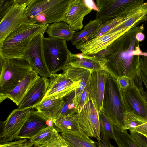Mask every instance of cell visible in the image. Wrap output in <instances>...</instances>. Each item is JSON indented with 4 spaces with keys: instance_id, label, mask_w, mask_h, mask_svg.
Here are the masks:
<instances>
[{
    "instance_id": "6da1fadb",
    "label": "cell",
    "mask_w": 147,
    "mask_h": 147,
    "mask_svg": "<svg viewBox=\"0 0 147 147\" xmlns=\"http://www.w3.org/2000/svg\"><path fill=\"white\" fill-rule=\"evenodd\" d=\"M144 30L143 24L132 27L98 53L99 56L106 59V67L114 81L120 76L131 79L141 70L140 57L143 52L136 37Z\"/></svg>"
},
{
    "instance_id": "7a4b0ae2",
    "label": "cell",
    "mask_w": 147,
    "mask_h": 147,
    "mask_svg": "<svg viewBox=\"0 0 147 147\" xmlns=\"http://www.w3.org/2000/svg\"><path fill=\"white\" fill-rule=\"evenodd\" d=\"M49 25L24 23L4 39L0 45V56L3 58H24L32 38L39 33H44Z\"/></svg>"
},
{
    "instance_id": "3957f363",
    "label": "cell",
    "mask_w": 147,
    "mask_h": 147,
    "mask_svg": "<svg viewBox=\"0 0 147 147\" xmlns=\"http://www.w3.org/2000/svg\"><path fill=\"white\" fill-rule=\"evenodd\" d=\"M0 57V97L12 90L33 69L24 58Z\"/></svg>"
},
{
    "instance_id": "277c9868",
    "label": "cell",
    "mask_w": 147,
    "mask_h": 147,
    "mask_svg": "<svg viewBox=\"0 0 147 147\" xmlns=\"http://www.w3.org/2000/svg\"><path fill=\"white\" fill-rule=\"evenodd\" d=\"M140 72L141 70L131 78L126 89L117 90L123 111H132L147 119V101Z\"/></svg>"
},
{
    "instance_id": "5b68a950",
    "label": "cell",
    "mask_w": 147,
    "mask_h": 147,
    "mask_svg": "<svg viewBox=\"0 0 147 147\" xmlns=\"http://www.w3.org/2000/svg\"><path fill=\"white\" fill-rule=\"evenodd\" d=\"M66 41L50 37H44L45 60L51 74H56L67 63L71 53Z\"/></svg>"
},
{
    "instance_id": "8992f818",
    "label": "cell",
    "mask_w": 147,
    "mask_h": 147,
    "mask_svg": "<svg viewBox=\"0 0 147 147\" xmlns=\"http://www.w3.org/2000/svg\"><path fill=\"white\" fill-rule=\"evenodd\" d=\"M96 18L102 24L125 15L139 3V0H96Z\"/></svg>"
},
{
    "instance_id": "52a82bcc",
    "label": "cell",
    "mask_w": 147,
    "mask_h": 147,
    "mask_svg": "<svg viewBox=\"0 0 147 147\" xmlns=\"http://www.w3.org/2000/svg\"><path fill=\"white\" fill-rule=\"evenodd\" d=\"M99 113L90 100L75 114V118L80 130L89 137L101 140Z\"/></svg>"
},
{
    "instance_id": "ba28073f",
    "label": "cell",
    "mask_w": 147,
    "mask_h": 147,
    "mask_svg": "<svg viewBox=\"0 0 147 147\" xmlns=\"http://www.w3.org/2000/svg\"><path fill=\"white\" fill-rule=\"evenodd\" d=\"M44 34L39 33L32 38L24 54V59L29 63L33 70L40 76L47 78L51 73L45 60Z\"/></svg>"
},
{
    "instance_id": "9c48e42d",
    "label": "cell",
    "mask_w": 147,
    "mask_h": 147,
    "mask_svg": "<svg viewBox=\"0 0 147 147\" xmlns=\"http://www.w3.org/2000/svg\"><path fill=\"white\" fill-rule=\"evenodd\" d=\"M32 108L29 107L15 109L11 112L5 121L2 122V128L0 135V144L16 139Z\"/></svg>"
},
{
    "instance_id": "30bf717a",
    "label": "cell",
    "mask_w": 147,
    "mask_h": 147,
    "mask_svg": "<svg viewBox=\"0 0 147 147\" xmlns=\"http://www.w3.org/2000/svg\"><path fill=\"white\" fill-rule=\"evenodd\" d=\"M112 79L109 75L107 81V93L104 101V112L111 121L114 125L123 130L122 119L123 111Z\"/></svg>"
},
{
    "instance_id": "8fae6325",
    "label": "cell",
    "mask_w": 147,
    "mask_h": 147,
    "mask_svg": "<svg viewBox=\"0 0 147 147\" xmlns=\"http://www.w3.org/2000/svg\"><path fill=\"white\" fill-rule=\"evenodd\" d=\"M44 98H64L79 87L81 82H74L63 74H51Z\"/></svg>"
},
{
    "instance_id": "7c38bea8",
    "label": "cell",
    "mask_w": 147,
    "mask_h": 147,
    "mask_svg": "<svg viewBox=\"0 0 147 147\" xmlns=\"http://www.w3.org/2000/svg\"><path fill=\"white\" fill-rule=\"evenodd\" d=\"M109 74L101 70L92 71L88 86L89 100L93 102L99 113L104 112V104L106 84Z\"/></svg>"
},
{
    "instance_id": "4fadbf2b",
    "label": "cell",
    "mask_w": 147,
    "mask_h": 147,
    "mask_svg": "<svg viewBox=\"0 0 147 147\" xmlns=\"http://www.w3.org/2000/svg\"><path fill=\"white\" fill-rule=\"evenodd\" d=\"M130 29L121 30L109 34H105L88 41L82 40L75 46L83 54L93 55L107 49L115 41Z\"/></svg>"
},
{
    "instance_id": "5bb4252c",
    "label": "cell",
    "mask_w": 147,
    "mask_h": 147,
    "mask_svg": "<svg viewBox=\"0 0 147 147\" xmlns=\"http://www.w3.org/2000/svg\"><path fill=\"white\" fill-rule=\"evenodd\" d=\"M32 108L28 117L16 139L30 140L48 126L54 125V121L45 117L41 113Z\"/></svg>"
},
{
    "instance_id": "9a60e30c",
    "label": "cell",
    "mask_w": 147,
    "mask_h": 147,
    "mask_svg": "<svg viewBox=\"0 0 147 147\" xmlns=\"http://www.w3.org/2000/svg\"><path fill=\"white\" fill-rule=\"evenodd\" d=\"M85 0H72L70 3L64 22L73 30H80L83 27L84 17L94 9L93 3H88Z\"/></svg>"
},
{
    "instance_id": "2e32d148",
    "label": "cell",
    "mask_w": 147,
    "mask_h": 147,
    "mask_svg": "<svg viewBox=\"0 0 147 147\" xmlns=\"http://www.w3.org/2000/svg\"><path fill=\"white\" fill-rule=\"evenodd\" d=\"M72 0H60L56 5L45 9L24 23L44 25L64 22Z\"/></svg>"
},
{
    "instance_id": "e0dca14e",
    "label": "cell",
    "mask_w": 147,
    "mask_h": 147,
    "mask_svg": "<svg viewBox=\"0 0 147 147\" xmlns=\"http://www.w3.org/2000/svg\"><path fill=\"white\" fill-rule=\"evenodd\" d=\"M26 8L14 5L0 20V45L11 31L24 23Z\"/></svg>"
},
{
    "instance_id": "ac0fdd59",
    "label": "cell",
    "mask_w": 147,
    "mask_h": 147,
    "mask_svg": "<svg viewBox=\"0 0 147 147\" xmlns=\"http://www.w3.org/2000/svg\"><path fill=\"white\" fill-rule=\"evenodd\" d=\"M49 79L40 77L34 82L23 98L18 109L34 108L43 99L46 94Z\"/></svg>"
},
{
    "instance_id": "d6986e66",
    "label": "cell",
    "mask_w": 147,
    "mask_h": 147,
    "mask_svg": "<svg viewBox=\"0 0 147 147\" xmlns=\"http://www.w3.org/2000/svg\"><path fill=\"white\" fill-rule=\"evenodd\" d=\"M106 61V59L103 57L88 55L82 53L73 54L71 53L67 63L72 66L87 69L92 71L103 70L109 74L105 65Z\"/></svg>"
},
{
    "instance_id": "ffe728a7",
    "label": "cell",
    "mask_w": 147,
    "mask_h": 147,
    "mask_svg": "<svg viewBox=\"0 0 147 147\" xmlns=\"http://www.w3.org/2000/svg\"><path fill=\"white\" fill-rule=\"evenodd\" d=\"M40 77L33 70L26 76L12 90L0 96V103L8 98L18 106L31 86Z\"/></svg>"
},
{
    "instance_id": "44dd1931",
    "label": "cell",
    "mask_w": 147,
    "mask_h": 147,
    "mask_svg": "<svg viewBox=\"0 0 147 147\" xmlns=\"http://www.w3.org/2000/svg\"><path fill=\"white\" fill-rule=\"evenodd\" d=\"M65 98H45L34 108L48 119L53 121L59 117L65 102Z\"/></svg>"
},
{
    "instance_id": "7402d4cb",
    "label": "cell",
    "mask_w": 147,
    "mask_h": 147,
    "mask_svg": "<svg viewBox=\"0 0 147 147\" xmlns=\"http://www.w3.org/2000/svg\"><path fill=\"white\" fill-rule=\"evenodd\" d=\"M61 135L69 147H98L96 142L80 130L62 132Z\"/></svg>"
},
{
    "instance_id": "603a6c76",
    "label": "cell",
    "mask_w": 147,
    "mask_h": 147,
    "mask_svg": "<svg viewBox=\"0 0 147 147\" xmlns=\"http://www.w3.org/2000/svg\"><path fill=\"white\" fill-rule=\"evenodd\" d=\"M76 31L72 30L65 22L51 24L48 26L45 31L49 37L66 41L71 40Z\"/></svg>"
},
{
    "instance_id": "cb8c5ba5",
    "label": "cell",
    "mask_w": 147,
    "mask_h": 147,
    "mask_svg": "<svg viewBox=\"0 0 147 147\" xmlns=\"http://www.w3.org/2000/svg\"><path fill=\"white\" fill-rule=\"evenodd\" d=\"M60 0H32L26 7L24 22L45 9L57 4Z\"/></svg>"
},
{
    "instance_id": "d4e9b609",
    "label": "cell",
    "mask_w": 147,
    "mask_h": 147,
    "mask_svg": "<svg viewBox=\"0 0 147 147\" xmlns=\"http://www.w3.org/2000/svg\"><path fill=\"white\" fill-rule=\"evenodd\" d=\"M102 24V22L98 18L90 21L82 30L76 32L71 40L72 44L75 46L81 41L86 40L88 37L99 28Z\"/></svg>"
},
{
    "instance_id": "484cf974",
    "label": "cell",
    "mask_w": 147,
    "mask_h": 147,
    "mask_svg": "<svg viewBox=\"0 0 147 147\" xmlns=\"http://www.w3.org/2000/svg\"><path fill=\"white\" fill-rule=\"evenodd\" d=\"M76 114L71 113L58 118L54 121V125L62 132L80 130L75 118Z\"/></svg>"
},
{
    "instance_id": "4316f807",
    "label": "cell",
    "mask_w": 147,
    "mask_h": 147,
    "mask_svg": "<svg viewBox=\"0 0 147 147\" xmlns=\"http://www.w3.org/2000/svg\"><path fill=\"white\" fill-rule=\"evenodd\" d=\"M61 70L63 71V74L74 82L82 81L92 72L87 69L72 66L67 63L63 67Z\"/></svg>"
},
{
    "instance_id": "83f0119b",
    "label": "cell",
    "mask_w": 147,
    "mask_h": 147,
    "mask_svg": "<svg viewBox=\"0 0 147 147\" xmlns=\"http://www.w3.org/2000/svg\"><path fill=\"white\" fill-rule=\"evenodd\" d=\"M122 129L127 130L147 122V119L138 115L132 111H125L122 113Z\"/></svg>"
},
{
    "instance_id": "f1b7e54d",
    "label": "cell",
    "mask_w": 147,
    "mask_h": 147,
    "mask_svg": "<svg viewBox=\"0 0 147 147\" xmlns=\"http://www.w3.org/2000/svg\"><path fill=\"white\" fill-rule=\"evenodd\" d=\"M115 142L118 147H140L133 140L127 130L119 129L113 125Z\"/></svg>"
},
{
    "instance_id": "f546056e",
    "label": "cell",
    "mask_w": 147,
    "mask_h": 147,
    "mask_svg": "<svg viewBox=\"0 0 147 147\" xmlns=\"http://www.w3.org/2000/svg\"><path fill=\"white\" fill-rule=\"evenodd\" d=\"M101 136L106 135L110 138L115 140V137L113 130V122L104 112L99 113Z\"/></svg>"
},
{
    "instance_id": "4dcf8cb0",
    "label": "cell",
    "mask_w": 147,
    "mask_h": 147,
    "mask_svg": "<svg viewBox=\"0 0 147 147\" xmlns=\"http://www.w3.org/2000/svg\"><path fill=\"white\" fill-rule=\"evenodd\" d=\"M55 129L54 125L48 126L29 140L34 145L38 146L42 144L54 137Z\"/></svg>"
},
{
    "instance_id": "1f68e13d",
    "label": "cell",
    "mask_w": 147,
    "mask_h": 147,
    "mask_svg": "<svg viewBox=\"0 0 147 147\" xmlns=\"http://www.w3.org/2000/svg\"><path fill=\"white\" fill-rule=\"evenodd\" d=\"M75 94V90L66 97V99L61 109L59 118L71 113H76L75 108L73 103Z\"/></svg>"
},
{
    "instance_id": "d6a6232c",
    "label": "cell",
    "mask_w": 147,
    "mask_h": 147,
    "mask_svg": "<svg viewBox=\"0 0 147 147\" xmlns=\"http://www.w3.org/2000/svg\"><path fill=\"white\" fill-rule=\"evenodd\" d=\"M14 5V0H0V20Z\"/></svg>"
},
{
    "instance_id": "836d02e7",
    "label": "cell",
    "mask_w": 147,
    "mask_h": 147,
    "mask_svg": "<svg viewBox=\"0 0 147 147\" xmlns=\"http://www.w3.org/2000/svg\"><path fill=\"white\" fill-rule=\"evenodd\" d=\"M131 78L126 76H120L116 78L114 81L117 85V90H124L130 85Z\"/></svg>"
},
{
    "instance_id": "e575fe53",
    "label": "cell",
    "mask_w": 147,
    "mask_h": 147,
    "mask_svg": "<svg viewBox=\"0 0 147 147\" xmlns=\"http://www.w3.org/2000/svg\"><path fill=\"white\" fill-rule=\"evenodd\" d=\"M134 141L140 147H147V139L142 135L135 132L130 131Z\"/></svg>"
},
{
    "instance_id": "d590c367",
    "label": "cell",
    "mask_w": 147,
    "mask_h": 147,
    "mask_svg": "<svg viewBox=\"0 0 147 147\" xmlns=\"http://www.w3.org/2000/svg\"><path fill=\"white\" fill-rule=\"evenodd\" d=\"M90 79V78L86 84L82 95L79 105L76 110V113L80 111L83 107L85 104L89 100L88 92Z\"/></svg>"
},
{
    "instance_id": "8d00e7d4",
    "label": "cell",
    "mask_w": 147,
    "mask_h": 147,
    "mask_svg": "<svg viewBox=\"0 0 147 147\" xmlns=\"http://www.w3.org/2000/svg\"><path fill=\"white\" fill-rule=\"evenodd\" d=\"M27 141V139H22L4 142L0 144V147H25Z\"/></svg>"
},
{
    "instance_id": "74e56055",
    "label": "cell",
    "mask_w": 147,
    "mask_h": 147,
    "mask_svg": "<svg viewBox=\"0 0 147 147\" xmlns=\"http://www.w3.org/2000/svg\"><path fill=\"white\" fill-rule=\"evenodd\" d=\"M141 71L147 77V49L140 57Z\"/></svg>"
},
{
    "instance_id": "f35d334b",
    "label": "cell",
    "mask_w": 147,
    "mask_h": 147,
    "mask_svg": "<svg viewBox=\"0 0 147 147\" xmlns=\"http://www.w3.org/2000/svg\"><path fill=\"white\" fill-rule=\"evenodd\" d=\"M129 131L138 133L147 139V122L129 129Z\"/></svg>"
},
{
    "instance_id": "ab89813d",
    "label": "cell",
    "mask_w": 147,
    "mask_h": 147,
    "mask_svg": "<svg viewBox=\"0 0 147 147\" xmlns=\"http://www.w3.org/2000/svg\"><path fill=\"white\" fill-rule=\"evenodd\" d=\"M101 140H97L98 142H96L98 147H111L110 138L109 137L104 134L101 136Z\"/></svg>"
},
{
    "instance_id": "60d3db41",
    "label": "cell",
    "mask_w": 147,
    "mask_h": 147,
    "mask_svg": "<svg viewBox=\"0 0 147 147\" xmlns=\"http://www.w3.org/2000/svg\"><path fill=\"white\" fill-rule=\"evenodd\" d=\"M37 146L39 147H59L58 142L55 135L54 137L53 138Z\"/></svg>"
},
{
    "instance_id": "b9f144b4",
    "label": "cell",
    "mask_w": 147,
    "mask_h": 147,
    "mask_svg": "<svg viewBox=\"0 0 147 147\" xmlns=\"http://www.w3.org/2000/svg\"><path fill=\"white\" fill-rule=\"evenodd\" d=\"M32 0H14V5L27 7Z\"/></svg>"
},
{
    "instance_id": "7bdbcfd3",
    "label": "cell",
    "mask_w": 147,
    "mask_h": 147,
    "mask_svg": "<svg viewBox=\"0 0 147 147\" xmlns=\"http://www.w3.org/2000/svg\"><path fill=\"white\" fill-rule=\"evenodd\" d=\"M141 75L143 84L145 85L146 91H145V94L147 101V77L141 71Z\"/></svg>"
},
{
    "instance_id": "ee69618b",
    "label": "cell",
    "mask_w": 147,
    "mask_h": 147,
    "mask_svg": "<svg viewBox=\"0 0 147 147\" xmlns=\"http://www.w3.org/2000/svg\"><path fill=\"white\" fill-rule=\"evenodd\" d=\"M136 37L137 40L139 42L142 41L145 38V35L142 32H139L137 33Z\"/></svg>"
},
{
    "instance_id": "f6af8a7d",
    "label": "cell",
    "mask_w": 147,
    "mask_h": 147,
    "mask_svg": "<svg viewBox=\"0 0 147 147\" xmlns=\"http://www.w3.org/2000/svg\"><path fill=\"white\" fill-rule=\"evenodd\" d=\"M33 145L29 140L26 142L25 147H32Z\"/></svg>"
},
{
    "instance_id": "bcb514c9",
    "label": "cell",
    "mask_w": 147,
    "mask_h": 147,
    "mask_svg": "<svg viewBox=\"0 0 147 147\" xmlns=\"http://www.w3.org/2000/svg\"><path fill=\"white\" fill-rule=\"evenodd\" d=\"M110 147H116L115 146L111 144V145H110Z\"/></svg>"
},
{
    "instance_id": "7dc6e473",
    "label": "cell",
    "mask_w": 147,
    "mask_h": 147,
    "mask_svg": "<svg viewBox=\"0 0 147 147\" xmlns=\"http://www.w3.org/2000/svg\"><path fill=\"white\" fill-rule=\"evenodd\" d=\"M32 147H39L37 146L33 145Z\"/></svg>"
}]
</instances>
